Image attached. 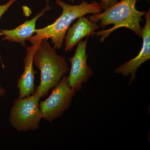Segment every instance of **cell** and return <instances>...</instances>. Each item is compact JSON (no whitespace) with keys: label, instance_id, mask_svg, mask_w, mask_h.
Wrapping results in <instances>:
<instances>
[{"label":"cell","instance_id":"9","mask_svg":"<svg viewBox=\"0 0 150 150\" xmlns=\"http://www.w3.org/2000/svg\"><path fill=\"white\" fill-rule=\"evenodd\" d=\"M98 28V24L88 18L83 16L78 18L77 21L69 28L66 33L65 52L71 50L84 38L95 35V31Z\"/></svg>","mask_w":150,"mask_h":150},{"label":"cell","instance_id":"13","mask_svg":"<svg viewBox=\"0 0 150 150\" xmlns=\"http://www.w3.org/2000/svg\"><path fill=\"white\" fill-rule=\"evenodd\" d=\"M6 91L4 88L0 85V96H2L5 94Z\"/></svg>","mask_w":150,"mask_h":150},{"label":"cell","instance_id":"3","mask_svg":"<svg viewBox=\"0 0 150 150\" xmlns=\"http://www.w3.org/2000/svg\"><path fill=\"white\" fill-rule=\"evenodd\" d=\"M56 49L44 39L40 40L33 55V64L40 72V83L35 91L40 98L47 95L69 71L66 58L58 55Z\"/></svg>","mask_w":150,"mask_h":150},{"label":"cell","instance_id":"8","mask_svg":"<svg viewBox=\"0 0 150 150\" xmlns=\"http://www.w3.org/2000/svg\"><path fill=\"white\" fill-rule=\"evenodd\" d=\"M39 42L26 48V56L23 60L24 69L17 81L19 97L23 98L32 95L35 92V75L36 73L33 67V56Z\"/></svg>","mask_w":150,"mask_h":150},{"label":"cell","instance_id":"2","mask_svg":"<svg viewBox=\"0 0 150 150\" xmlns=\"http://www.w3.org/2000/svg\"><path fill=\"white\" fill-rule=\"evenodd\" d=\"M137 1L121 0L102 13L89 16L90 20L96 23L100 28H103L110 24L114 25L110 29L95 33L97 36H101V42L115 30L122 27L131 30L141 37L142 28L140 22L143 21L142 18L146 16L147 11L137 10L136 7Z\"/></svg>","mask_w":150,"mask_h":150},{"label":"cell","instance_id":"5","mask_svg":"<svg viewBox=\"0 0 150 150\" xmlns=\"http://www.w3.org/2000/svg\"><path fill=\"white\" fill-rule=\"evenodd\" d=\"M76 93L70 86L67 76H63L50 96L39 103L42 118L52 122L61 117L70 107Z\"/></svg>","mask_w":150,"mask_h":150},{"label":"cell","instance_id":"12","mask_svg":"<svg viewBox=\"0 0 150 150\" xmlns=\"http://www.w3.org/2000/svg\"><path fill=\"white\" fill-rule=\"evenodd\" d=\"M117 2V0H101L99 4L102 9L105 10Z\"/></svg>","mask_w":150,"mask_h":150},{"label":"cell","instance_id":"15","mask_svg":"<svg viewBox=\"0 0 150 150\" xmlns=\"http://www.w3.org/2000/svg\"><path fill=\"white\" fill-rule=\"evenodd\" d=\"M0 80H1V77H0Z\"/></svg>","mask_w":150,"mask_h":150},{"label":"cell","instance_id":"11","mask_svg":"<svg viewBox=\"0 0 150 150\" xmlns=\"http://www.w3.org/2000/svg\"><path fill=\"white\" fill-rule=\"evenodd\" d=\"M17 0H10L7 3L5 4L1 5H0V19L3 15L4 13L8 10V9ZM0 61L1 63L3 69H4L5 66L4 65V63L3 62L1 56V53H0Z\"/></svg>","mask_w":150,"mask_h":150},{"label":"cell","instance_id":"10","mask_svg":"<svg viewBox=\"0 0 150 150\" xmlns=\"http://www.w3.org/2000/svg\"><path fill=\"white\" fill-rule=\"evenodd\" d=\"M48 1H47V4L45 8L32 19L27 21L15 29L1 30V33L0 34L4 36L2 40H7L10 42L18 43L23 47H26L25 41L32 37L35 33L36 29L35 28L36 22L38 19L40 17L43 16L46 12L52 8L48 4Z\"/></svg>","mask_w":150,"mask_h":150},{"label":"cell","instance_id":"7","mask_svg":"<svg viewBox=\"0 0 150 150\" xmlns=\"http://www.w3.org/2000/svg\"><path fill=\"white\" fill-rule=\"evenodd\" d=\"M146 22L142 28L141 37L143 44L139 55L134 59L124 63L117 67L114 71L116 74H121L124 76L130 75L129 84H131L136 78V73L140 66L150 59V9L146 16Z\"/></svg>","mask_w":150,"mask_h":150},{"label":"cell","instance_id":"1","mask_svg":"<svg viewBox=\"0 0 150 150\" xmlns=\"http://www.w3.org/2000/svg\"><path fill=\"white\" fill-rule=\"evenodd\" d=\"M56 2L62 9L61 16L52 24L36 29L35 35L27 40L32 45L43 39H51L54 48L61 49L67 30L73 21L88 14H98L103 11L100 5L96 1L90 3L83 1L78 5H71L62 0H56Z\"/></svg>","mask_w":150,"mask_h":150},{"label":"cell","instance_id":"4","mask_svg":"<svg viewBox=\"0 0 150 150\" xmlns=\"http://www.w3.org/2000/svg\"><path fill=\"white\" fill-rule=\"evenodd\" d=\"M40 98L35 92L30 96L16 99L9 116L10 124L13 128L23 132L39 128L42 118L39 105Z\"/></svg>","mask_w":150,"mask_h":150},{"label":"cell","instance_id":"6","mask_svg":"<svg viewBox=\"0 0 150 150\" xmlns=\"http://www.w3.org/2000/svg\"><path fill=\"white\" fill-rule=\"evenodd\" d=\"M88 37L78 43L74 55L69 59L71 68L67 81L70 86L76 92L80 91L82 84L86 83L94 74L93 70L87 64L88 55L86 51Z\"/></svg>","mask_w":150,"mask_h":150},{"label":"cell","instance_id":"14","mask_svg":"<svg viewBox=\"0 0 150 150\" xmlns=\"http://www.w3.org/2000/svg\"><path fill=\"white\" fill-rule=\"evenodd\" d=\"M69 1L73 3H74V0H69Z\"/></svg>","mask_w":150,"mask_h":150}]
</instances>
